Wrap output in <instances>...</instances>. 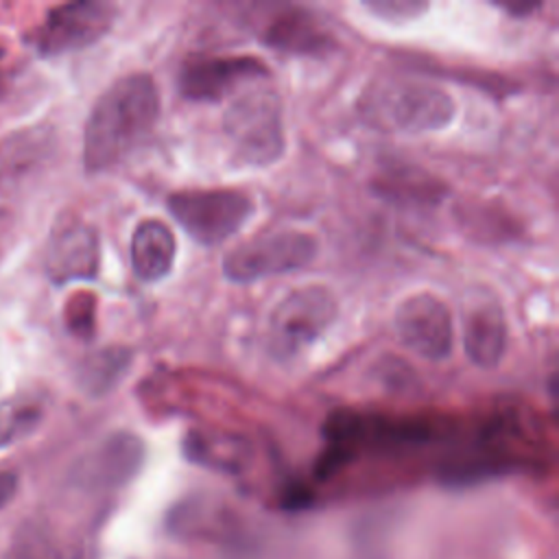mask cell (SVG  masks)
Segmentation results:
<instances>
[{
	"mask_svg": "<svg viewBox=\"0 0 559 559\" xmlns=\"http://www.w3.org/2000/svg\"><path fill=\"white\" fill-rule=\"evenodd\" d=\"M454 430L456 424L441 417L338 408L323 426L325 450L317 461V476L328 478L365 452H406L448 439Z\"/></svg>",
	"mask_w": 559,
	"mask_h": 559,
	"instance_id": "obj_1",
	"label": "cell"
},
{
	"mask_svg": "<svg viewBox=\"0 0 559 559\" xmlns=\"http://www.w3.org/2000/svg\"><path fill=\"white\" fill-rule=\"evenodd\" d=\"M159 92L151 74L131 72L114 81L94 103L83 133V166L103 173L120 164L155 127Z\"/></svg>",
	"mask_w": 559,
	"mask_h": 559,
	"instance_id": "obj_2",
	"label": "cell"
},
{
	"mask_svg": "<svg viewBox=\"0 0 559 559\" xmlns=\"http://www.w3.org/2000/svg\"><path fill=\"white\" fill-rule=\"evenodd\" d=\"M360 109L371 124L408 135L441 131L456 114L454 98L443 87L415 79H384L371 85Z\"/></svg>",
	"mask_w": 559,
	"mask_h": 559,
	"instance_id": "obj_3",
	"label": "cell"
},
{
	"mask_svg": "<svg viewBox=\"0 0 559 559\" xmlns=\"http://www.w3.org/2000/svg\"><path fill=\"white\" fill-rule=\"evenodd\" d=\"M223 133L240 166L264 168L286 151L282 98L273 87L253 85L240 92L223 116Z\"/></svg>",
	"mask_w": 559,
	"mask_h": 559,
	"instance_id": "obj_4",
	"label": "cell"
},
{
	"mask_svg": "<svg viewBox=\"0 0 559 559\" xmlns=\"http://www.w3.org/2000/svg\"><path fill=\"white\" fill-rule=\"evenodd\" d=\"M170 216L203 247H214L238 234L255 212L253 199L234 188L177 190L166 199Z\"/></svg>",
	"mask_w": 559,
	"mask_h": 559,
	"instance_id": "obj_5",
	"label": "cell"
},
{
	"mask_svg": "<svg viewBox=\"0 0 559 559\" xmlns=\"http://www.w3.org/2000/svg\"><path fill=\"white\" fill-rule=\"evenodd\" d=\"M336 312V299L325 286L308 284L290 290L269 314V352L277 360L295 358L332 325Z\"/></svg>",
	"mask_w": 559,
	"mask_h": 559,
	"instance_id": "obj_6",
	"label": "cell"
},
{
	"mask_svg": "<svg viewBox=\"0 0 559 559\" xmlns=\"http://www.w3.org/2000/svg\"><path fill=\"white\" fill-rule=\"evenodd\" d=\"M317 255V238L308 231L277 229L251 236L223 258V275L229 282H255L299 271Z\"/></svg>",
	"mask_w": 559,
	"mask_h": 559,
	"instance_id": "obj_7",
	"label": "cell"
},
{
	"mask_svg": "<svg viewBox=\"0 0 559 559\" xmlns=\"http://www.w3.org/2000/svg\"><path fill=\"white\" fill-rule=\"evenodd\" d=\"M118 9L109 2H68L48 11L31 35L41 55H63L98 41L114 24Z\"/></svg>",
	"mask_w": 559,
	"mask_h": 559,
	"instance_id": "obj_8",
	"label": "cell"
},
{
	"mask_svg": "<svg viewBox=\"0 0 559 559\" xmlns=\"http://www.w3.org/2000/svg\"><path fill=\"white\" fill-rule=\"evenodd\" d=\"M397 338L426 360L439 362L452 354L454 323L448 304L432 293L402 299L393 314Z\"/></svg>",
	"mask_w": 559,
	"mask_h": 559,
	"instance_id": "obj_9",
	"label": "cell"
},
{
	"mask_svg": "<svg viewBox=\"0 0 559 559\" xmlns=\"http://www.w3.org/2000/svg\"><path fill=\"white\" fill-rule=\"evenodd\" d=\"M44 269L50 282H87L100 269L98 231L76 214H61L48 236Z\"/></svg>",
	"mask_w": 559,
	"mask_h": 559,
	"instance_id": "obj_10",
	"label": "cell"
},
{
	"mask_svg": "<svg viewBox=\"0 0 559 559\" xmlns=\"http://www.w3.org/2000/svg\"><path fill=\"white\" fill-rule=\"evenodd\" d=\"M269 66L251 55L197 57L181 66L179 92L194 103H218L240 85L269 79Z\"/></svg>",
	"mask_w": 559,
	"mask_h": 559,
	"instance_id": "obj_11",
	"label": "cell"
},
{
	"mask_svg": "<svg viewBox=\"0 0 559 559\" xmlns=\"http://www.w3.org/2000/svg\"><path fill=\"white\" fill-rule=\"evenodd\" d=\"M142 461V439L133 432H114L74 463L70 480L87 491H114L133 480Z\"/></svg>",
	"mask_w": 559,
	"mask_h": 559,
	"instance_id": "obj_12",
	"label": "cell"
},
{
	"mask_svg": "<svg viewBox=\"0 0 559 559\" xmlns=\"http://www.w3.org/2000/svg\"><path fill=\"white\" fill-rule=\"evenodd\" d=\"M463 347L483 369L496 367L507 349V317L500 299L487 288H474L463 306Z\"/></svg>",
	"mask_w": 559,
	"mask_h": 559,
	"instance_id": "obj_13",
	"label": "cell"
},
{
	"mask_svg": "<svg viewBox=\"0 0 559 559\" xmlns=\"http://www.w3.org/2000/svg\"><path fill=\"white\" fill-rule=\"evenodd\" d=\"M57 135L50 124L22 127L0 140V199L17 194L52 157Z\"/></svg>",
	"mask_w": 559,
	"mask_h": 559,
	"instance_id": "obj_14",
	"label": "cell"
},
{
	"mask_svg": "<svg viewBox=\"0 0 559 559\" xmlns=\"http://www.w3.org/2000/svg\"><path fill=\"white\" fill-rule=\"evenodd\" d=\"M264 46L299 57H323L336 48V37L330 26L308 9H288L275 15L264 33Z\"/></svg>",
	"mask_w": 559,
	"mask_h": 559,
	"instance_id": "obj_15",
	"label": "cell"
},
{
	"mask_svg": "<svg viewBox=\"0 0 559 559\" xmlns=\"http://www.w3.org/2000/svg\"><path fill=\"white\" fill-rule=\"evenodd\" d=\"M177 242L170 227L157 218L138 223L131 236V266L138 280L153 284L164 280L175 264Z\"/></svg>",
	"mask_w": 559,
	"mask_h": 559,
	"instance_id": "obj_16",
	"label": "cell"
},
{
	"mask_svg": "<svg viewBox=\"0 0 559 559\" xmlns=\"http://www.w3.org/2000/svg\"><path fill=\"white\" fill-rule=\"evenodd\" d=\"M131 360H133V354L127 347H120V345L103 347L90 354L79 365V371H76L79 386L92 397L107 395L124 378V373L131 367Z\"/></svg>",
	"mask_w": 559,
	"mask_h": 559,
	"instance_id": "obj_17",
	"label": "cell"
},
{
	"mask_svg": "<svg viewBox=\"0 0 559 559\" xmlns=\"http://www.w3.org/2000/svg\"><path fill=\"white\" fill-rule=\"evenodd\" d=\"M373 188L378 194L395 203H435L445 194V188L439 179L406 166L382 173L380 179L373 181Z\"/></svg>",
	"mask_w": 559,
	"mask_h": 559,
	"instance_id": "obj_18",
	"label": "cell"
},
{
	"mask_svg": "<svg viewBox=\"0 0 559 559\" xmlns=\"http://www.w3.org/2000/svg\"><path fill=\"white\" fill-rule=\"evenodd\" d=\"M46 402L35 391H20L0 400V448L28 437L44 419Z\"/></svg>",
	"mask_w": 559,
	"mask_h": 559,
	"instance_id": "obj_19",
	"label": "cell"
},
{
	"mask_svg": "<svg viewBox=\"0 0 559 559\" xmlns=\"http://www.w3.org/2000/svg\"><path fill=\"white\" fill-rule=\"evenodd\" d=\"M183 450L190 461L231 469V467H238L245 456V441L238 437L192 430L183 439Z\"/></svg>",
	"mask_w": 559,
	"mask_h": 559,
	"instance_id": "obj_20",
	"label": "cell"
},
{
	"mask_svg": "<svg viewBox=\"0 0 559 559\" xmlns=\"http://www.w3.org/2000/svg\"><path fill=\"white\" fill-rule=\"evenodd\" d=\"M4 559H61L52 535L39 522H24L13 542L9 544Z\"/></svg>",
	"mask_w": 559,
	"mask_h": 559,
	"instance_id": "obj_21",
	"label": "cell"
},
{
	"mask_svg": "<svg viewBox=\"0 0 559 559\" xmlns=\"http://www.w3.org/2000/svg\"><path fill=\"white\" fill-rule=\"evenodd\" d=\"M63 319L74 336L92 338L96 323V297L85 290L74 293L63 308Z\"/></svg>",
	"mask_w": 559,
	"mask_h": 559,
	"instance_id": "obj_22",
	"label": "cell"
},
{
	"mask_svg": "<svg viewBox=\"0 0 559 559\" xmlns=\"http://www.w3.org/2000/svg\"><path fill=\"white\" fill-rule=\"evenodd\" d=\"M365 9L386 22H408L426 13L428 4L419 0H371L365 2Z\"/></svg>",
	"mask_w": 559,
	"mask_h": 559,
	"instance_id": "obj_23",
	"label": "cell"
},
{
	"mask_svg": "<svg viewBox=\"0 0 559 559\" xmlns=\"http://www.w3.org/2000/svg\"><path fill=\"white\" fill-rule=\"evenodd\" d=\"M17 491V476L13 472L0 469V509L13 500Z\"/></svg>",
	"mask_w": 559,
	"mask_h": 559,
	"instance_id": "obj_24",
	"label": "cell"
},
{
	"mask_svg": "<svg viewBox=\"0 0 559 559\" xmlns=\"http://www.w3.org/2000/svg\"><path fill=\"white\" fill-rule=\"evenodd\" d=\"M502 11H507V13H518V15H526V13H531V11H535L537 9V4H522V7H500Z\"/></svg>",
	"mask_w": 559,
	"mask_h": 559,
	"instance_id": "obj_25",
	"label": "cell"
},
{
	"mask_svg": "<svg viewBox=\"0 0 559 559\" xmlns=\"http://www.w3.org/2000/svg\"><path fill=\"white\" fill-rule=\"evenodd\" d=\"M4 90H7V87H4V79H2V76H0V98H2V94H4Z\"/></svg>",
	"mask_w": 559,
	"mask_h": 559,
	"instance_id": "obj_26",
	"label": "cell"
},
{
	"mask_svg": "<svg viewBox=\"0 0 559 559\" xmlns=\"http://www.w3.org/2000/svg\"><path fill=\"white\" fill-rule=\"evenodd\" d=\"M0 57H2V48H0Z\"/></svg>",
	"mask_w": 559,
	"mask_h": 559,
	"instance_id": "obj_27",
	"label": "cell"
}]
</instances>
